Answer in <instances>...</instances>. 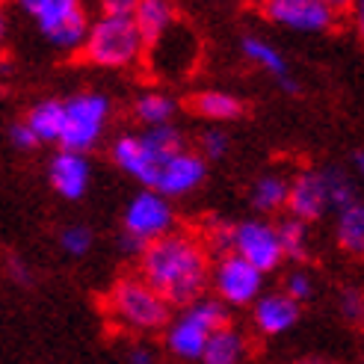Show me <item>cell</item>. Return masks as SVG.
Segmentation results:
<instances>
[{
    "label": "cell",
    "instance_id": "17",
    "mask_svg": "<svg viewBox=\"0 0 364 364\" xmlns=\"http://www.w3.org/2000/svg\"><path fill=\"white\" fill-rule=\"evenodd\" d=\"M134 21L145 39V48H151L178 24V12L172 0H139Z\"/></svg>",
    "mask_w": 364,
    "mask_h": 364
},
{
    "label": "cell",
    "instance_id": "10",
    "mask_svg": "<svg viewBox=\"0 0 364 364\" xmlns=\"http://www.w3.org/2000/svg\"><path fill=\"white\" fill-rule=\"evenodd\" d=\"M234 255L246 258L261 272H272L284 261V249L279 237V225L264 220H246L234 228Z\"/></svg>",
    "mask_w": 364,
    "mask_h": 364
},
{
    "label": "cell",
    "instance_id": "12",
    "mask_svg": "<svg viewBox=\"0 0 364 364\" xmlns=\"http://www.w3.org/2000/svg\"><path fill=\"white\" fill-rule=\"evenodd\" d=\"M287 210H290V216H296L302 223H317L329 210H335L329 181H326L323 169H305L290 181Z\"/></svg>",
    "mask_w": 364,
    "mask_h": 364
},
{
    "label": "cell",
    "instance_id": "13",
    "mask_svg": "<svg viewBox=\"0 0 364 364\" xmlns=\"http://www.w3.org/2000/svg\"><path fill=\"white\" fill-rule=\"evenodd\" d=\"M149 53H151V60H154L157 75L178 77V75H187V68L193 65L196 53H198V42H196V36L187 27L175 24L157 45L149 48Z\"/></svg>",
    "mask_w": 364,
    "mask_h": 364
},
{
    "label": "cell",
    "instance_id": "28",
    "mask_svg": "<svg viewBox=\"0 0 364 364\" xmlns=\"http://www.w3.org/2000/svg\"><path fill=\"white\" fill-rule=\"evenodd\" d=\"M60 246L65 255H71V258H80V255H86L92 249V231L86 225H68L60 231Z\"/></svg>",
    "mask_w": 364,
    "mask_h": 364
},
{
    "label": "cell",
    "instance_id": "19",
    "mask_svg": "<svg viewBox=\"0 0 364 364\" xmlns=\"http://www.w3.org/2000/svg\"><path fill=\"white\" fill-rule=\"evenodd\" d=\"M30 131L39 136V142H63V127H65V101L45 98L39 104H33L27 110Z\"/></svg>",
    "mask_w": 364,
    "mask_h": 364
},
{
    "label": "cell",
    "instance_id": "38",
    "mask_svg": "<svg viewBox=\"0 0 364 364\" xmlns=\"http://www.w3.org/2000/svg\"><path fill=\"white\" fill-rule=\"evenodd\" d=\"M353 166H355V178L361 181V187H364V151H358L353 157Z\"/></svg>",
    "mask_w": 364,
    "mask_h": 364
},
{
    "label": "cell",
    "instance_id": "30",
    "mask_svg": "<svg viewBox=\"0 0 364 364\" xmlns=\"http://www.w3.org/2000/svg\"><path fill=\"white\" fill-rule=\"evenodd\" d=\"M338 308H341V314L347 317V320H364V294L358 287H343L341 294H338Z\"/></svg>",
    "mask_w": 364,
    "mask_h": 364
},
{
    "label": "cell",
    "instance_id": "5",
    "mask_svg": "<svg viewBox=\"0 0 364 364\" xmlns=\"http://www.w3.org/2000/svg\"><path fill=\"white\" fill-rule=\"evenodd\" d=\"M145 39L134 18L98 15L83 42V60L101 68H131L142 57Z\"/></svg>",
    "mask_w": 364,
    "mask_h": 364
},
{
    "label": "cell",
    "instance_id": "39",
    "mask_svg": "<svg viewBox=\"0 0 364 364\" xmlns=\"http://www.w3.org/2000/svg\"><path fill=\"white\" fill-rule=\"evenodd\" d=\"M299 364H326V361H299Z\"/></svg>",
    "mask_w": 364,
    "mask_h": 364
},
{
    "label": "cell",
    "instance_id": "14",
    "mask_svg": "<svg viewBox=\"0 0 364 364\" xmlns=\"http://www.w3.org/2000/svg\"><path fill=\"white\" fill-rule=\"evenodd\" d=\"M205 172H208L205 169V157L184 149L181 154H175V157H169L166 163H163V169H160L151 190L163 193L166 198L187 196L205 181Z\"/></svg>",
    "mask_w": 364,
    "mask_h": 364
},
{
    "label": "cell",
    "instance_id": "33",
    "mask_svg": "<svg viewBox=\"0 0 364 364\" xmlns=\"http://www.w3.org/2000/svg\"><path fill=\"white\" fill-rule=\"evenodd\" d=\"M139 0H98L101 15H116V18H134Z\"/></svg>",
    "mask_w": 364,
    "mask_h": 364
},
{
    "label": "cell",
    "instance_id": "11",
    "mask_svg": "<svg viewBox=\"0 0 364 364\" xmlns=\"http://www.w3.org/2000/svg\"><path fill=\"white\" fill-rule=\"evenodd\" d=\"M264 15L272 24L294 33H326L338 18L326 9L323 0H267Z\"/></svg>",
    "mask_w": 364,
    "mask_h": 364
},
{
    "label": "cell",
    "instance_id": "24",
    "mask_svg": "<svg viewBox=\"0 0 364 364\" xmlns=\"http://www.w3.org/2000/svg\"><path fill=\"white\" fill-rule=\"evenodd\" d=\"M134 116L145 124V127H163L172 124L175 116V101L163 92H142L134 101Z\"/></svg>",
    "mask_w": 364,
    "mask_h": 364
},
{
    "label": "cell",
    "instance_id": "9",
    "mask_svg": "<svg viewBox=\"0 0 364 364\" xmlns=\"http://www.w3.org/2000/svg\"><path fill=\"white\" fill-rule=\"evenodd\" d=\"M210 287H213V296L234 305V308H243V305H255L264 294V272L258 267H252L246 258L240 255H223L216 258L213 272H210Z\"/></svg>",
    "mask_w": 364,
    "mask_h": 364
},
{
    "label": "cell",
    "instance_id": "22",
    "mask_svg": "<svg viewBox=\"0 0 364 364\" xmlns=\"http://www.w3.org/2000/svg\"><path fill=\"white\" fill-rule=\"evenodd\" d=\"M252 208L261 210V213H276L282 208H287V198H290V181L284 175L276 172H267L252 184Z\"/></svg>",
    "mask_w": 364,
    "mask_h": 364
},
{
    "label": "cell",
    "instance_id": "36",
    "mask_svg": "<svg viewBox=\"0 0 364 364\" xmlns=\"http://www.w3.org/2000/svg\"><path fill=\"white\" fill-rule=\"evenodd\" d=\"M353 24H355V33L361 36V42H364V0H355V9H353Z\"/></svg>",
    "mask_w": 364,
    "mask_h": 364
},
{
    "label": "cell",
    "instance_id": "23",
    "mask_svg": "<svg viewBox=\"0 0 364 364\" xmlns=\"http://www.w3.org/2000/svg\"><path fill=\"white\" fill-rule=\"evenodd\" d=\"M249 353V343L243 338V332H237L234 326L213 332L208 350H205V364H240Z\"/></svg>",
    "mask_w": 364,
    "mask_h": 364
},
{
    "label": "cell",
    "instance_id": "3",
    "mask_svg": "<svg viewBox=\"0 0 364 364\" xmlns=\"http://www.w3.org/2000/svg\"><path fill=\"white\" fill-rule=\"evenodd\" d=\"M181 151H184V136H181V131L175 124H163V127H145L142 134L119 136L110 149V157L122 172L139 181L145 190H151L163 163Z\"/></svg>",
    "mask_w": 364,
    "mask_h": 364
},
{
    "label": "cell",
    "instance_id": "15",
    "mask_svg": "<svg viewBox=\"0 0 364 364\" xmlns=\"http://www.w3.org/2000/svg\"><path fill=\"white\" fill-rule=\"evenodd\" d=\"M89 160L80 151H68L60 149L57 154L50 157V166H48V181L50 187L57 190V196L68 198V202H77L83 198V193L89 190Z\"/></svg>",
    "mask_w": 364,
    "mask_h": 364
},
{
    "label": "cell",
    "instance_id": "1",
    "mask_svg": "<svg viewBox=\"0 0 364 364\" xmlns=\"http://www.w3.org/2000/svg\"><path fill=\"white\" fill-rule=\"evenodd\" d=\"M210 249L202 234L172 231L145 246L139 255V276L149 282L169 305H193L210 284Z\"/></svg>",
    "mask_w": 364,
    "mask_h": 364
},
{
    "label": "cell",
    "instance_id": "8",
    "mask_svg": "<svg viewBox=\"0 0 364 364\" xmlns=\"http://www.w3.org/2000/svg\"><path fill=\"white\" fill-rule=\"evenodd\" d=\"M122 228L127 237H134L136 243L149 246L160 237L175 231V210L169 205V198L157 190H139L124 208Z\"/></svg>",
    "mask_w": 364,
    "mask_h": 364
},
{
    "label": "cell",
    "instance_id": "2",
    "mask_svg": "<svg viewBox=\"0 0 364 364\" xmlns=\"http://www.w3.org/2000/svg\"><path fill=\"white\" fill-rule=\"evenodd\" d=\"M169 302L163 299L157 290L145 282L142 276H124L119 279L104 296V311L119 329L134 332V335H151V332H166L172 323L169 317Z\"/></svg>",
    "mask_w": 364,
    "mask_h": 364
},
{
    "label": "cell",
    "instance_id": "18",
    "mask_svg": "<svg viewBox=\"0 0 364 364\" xmlns=\"http://www.w3.org/2000/svg\"><path fill=\"white\" fill-rule=\"evenodd\" d=\"M240 50H243V57L249 63H255L258 68L269 71V75L282 83V89H287V92H296V80L290 77L287 60L279 53L276 45H269L267 39H261V36H246V39L240 42Z\"/></svg>",
    "mask_w": 364,
    "mask_h": 364
},
{
    "label": "cell",
    "instance_id": "40",
    "mask_svg": "<svg viewBox=\"0 0 364 364\" xmlns=\"http://www.w3.org/2000/svg\"><path fill=\"white\" fill-rule=\"evenodd\" d=\"M255 4H261V6H264V4H267V0H255Z\"/></svg>",
    "mask_w": 364,
    "mask_h": 364
},
{
    "label": "cell",
    "instance_id": "35",
    "mask_svg": "<svg viewBox=\"0 0 364 364\" xmlns=\"http://www.w3.org/2000/svg\"><path fill=\"white\" fill-rule=\"evenodd\" d=\"M326 9L335 12V15H343V12H353L355 9V0H323Z\"/></svg>",
    "mask_w": 364,
    "mask_h": 364
},
{
    "label": "cell",
    "instance_id": "31",
    "mask_svg": "<svg viewBox=\"0 0 364 364\" xmlns=\"http://www.w3.org/2000/svg\"><path fill=\"white\" fill-rule=\"evenodd\" d=\"M225 151H228V136L223 131H216V127H210V131L198 136V154L205 160H220Z\"/></svg>",
    "mask_w": 364,
    "mask_h": 364
},
{
    "label": "cell",
    "instance_id": "29",
    "mask_svg": "<svg viewBox=\"0 0 364 364\" xmlns=\"http://www.w3.org/2000/svg\"><path fill=\"white\" fill-rule=\"evenodd\" d=\"M284 294H287L290 299H296L299 305H302L305 299H311V294H314L311 276H308L305 269H290L287 276H284Z\"/></svg>",
    "mask_w": 364,
    "mask_h": 364
},
{
    "label": "cell",
    "instance_id": "26",
    "mask_svg": "<svg viewBox=\"0 0 364 364\" xmlns=\"http://www.w3.org/2000/svg\"><path fill=\"white\" fill-rule=\"evenodd\" d=\"M326 172V181H329V193H332V205H335V210L341 213V210H347L350 205H355L358 198H355V181L343 172V169H335V166H329V169H323Z\"/></svg>",
    "mask_w": 364,
    "mask_h": 364
},
{
    "label": "cell",
    "instance_id": "20",
    "mask_svg": "<svg viewBox=\"0 0 364 364\" xmlns=\"http://www.w3.org/2000/svg\"><path fill=\"white\" fill-rule=\"evenodd\" d=\"M335 237H338V246L347 252L350 258L364 261V202H355L347 210L338 213Z\"/></svg>",
    "mask_w": 364,
    "mask_h": 364
},
{
    "label": "cell",
    "instance_id": "27",
    "mask_svg": "<svg viewBox=\"0 0 364 364\" xmlns=\"http://www.w3.org/2000/svg\"><path fill=\"white\" fill-rule=\"evenodd\" d=\"M234 228L237 225H228L223 220H210L205 228H202V240L210 252H216L223 258V255H231L234 252Z\"/></svg>",
    "mask_w": 364,
    "mask_h": 364
},
{
    "label": "cell",
    "instance_id": "4",
    "mask_svg": "<svg viewBox=\"0 0 364 364\" xmlns=\"http://www.w3.org/2000/svg\"><path fill=\"white\" fill-rule=\"evenodd\" d=\"M228 326V305L216 296H202L193 305H187L163 332V343L166 350L184 361H198L205 358V350L213 338Z\"/></svg>",
    "mask_w": 364,
    "mask_h": 364
},
{
    "label": "cell",
    "instance_id": "37",
    "mask_svg": "<svg viewBox=\"0 0 364 364\" xmlns=\"http://www.w3.org/2000/svg\"><path fill=\"white\" fill-rule=\"evenodd\" d=\"M9 269H12V279H18V282H24V284H27V282H30V276H27V269H24V267H21V264H18V261H15V258H12V261H9Z\"/></svg>",
    "mask_w": 364,
    "mask_h": 364
},
{
    "label": "cell",
    "instance_id": "25",
    "mask_svg": "<svg viewBox=\"0 0 364 364\" xmlns=\"http://www.w3.org/2000/svg\"><path fill=\"white\" fill-rule=\"evenodd\" d=\"M279 237H282L284 258H290V261H305L308 258V246H311L308 223L296 220V216H287V220L279 223Z\"/></svg>",
    "mask_w": 364,
    "mask_h": 364
},
{
    "label": "cell",
    "instance_id": "16",
    "mask_svg": "<svg viewBox=\"0 0 364 364\" xmlns=\"http://www.w3.org/2000/svg\"><path fill=\"white\" fill-rule=\"evenodd\" d=\"M296 320H299V302L290 299L284 290H279V294H264L252 305V323L264 338L284 335L287 329H294Z\"/></svg>",
    "mask_w": 364,
    "mask_h": 364
},
{
    "label": "cell",
    "instance_id": "34",
    "mask_svg": "<svg viewBox=\"0 0 364 364\" xmlns=\"http://www.w3.org/2000/svg\"><path fill=\"white\" fill-rule=\"evenodd\" d=\"M127 364H154V353L149 347H142V343H134V347H127L124 353Z\"/></svg>",
    "mask_w": 364,
    "mask_h": 364
},
{
    "label": "cell",
    "instance_id": "21",
    "mask_svg": "<svg viewBox=\"0 0 364 364\" xmlns=\"http://www.w3.org/2000/svg\"><path fill=\"white\" fill-rule=\"evenodd\" d=\"M193 110L210 122H231L243 113V101L225 89H202L193 95Z\"/></svg>",
    "mask_w": 364,
    "mask_h": 364
},
{
    "label": "cell",
    "instance_id": "32",
    "mask_svg": "<svg viewBox=\"0 0 364 364\" xmlns=\"http://www.w3.org/2000/svg\"><path fill=\"white\" fill-rule=\"evenodd\" d=\"M9 142L15 145L18 151H30V149H36V145H39V136L30 131L27 122H15V124L9 127Z\"/></svg>",
    "mask_w": 364,
    "mask_h": 364
},
{
    "label": "cell",
    "instance_id": "41",
    "mask_svg": "<svg viewBox=\"0 0 364 364\" xmlns=\"http://www.w3.org/2000/svg\"><path fill=\"white\" fill-rule=\"evenodd\" d=\"M361 326H364V320H361Z\"/></svg>",
    "mask_w": 364,
    "mask_h": 364
},
{
    "label": "cell",
    "instance_id": "7",
    "mask_svg": "<svg viewBox=\"0 0 364 364\" xmlns=\"http://www.w3.org/2000/svg\"><path fill=\"white\" fill-rule=\"evenodd\" d=\"M107 116H110V101L101 92H80L65 101V127H63V149L68 151H89L98 142Z\"/></svg>",
    "mask_w": 364,
    "mask_h": 364
},
{
    "label": "cell",
    "instance_id": "6",
    "mask_svg": "<svg viewBox=\"0 0 364 364\" xmlns=\"http://www.w3.org/2000/svg\"><path fill=\"white\" fill-rule=\"evenodd\" d=\"M15 4L57 50H83L92 27L83 0H15Z\"/></svg>",
    "mask_w": 364,
    "mask_h": 364
}]
</instances>
